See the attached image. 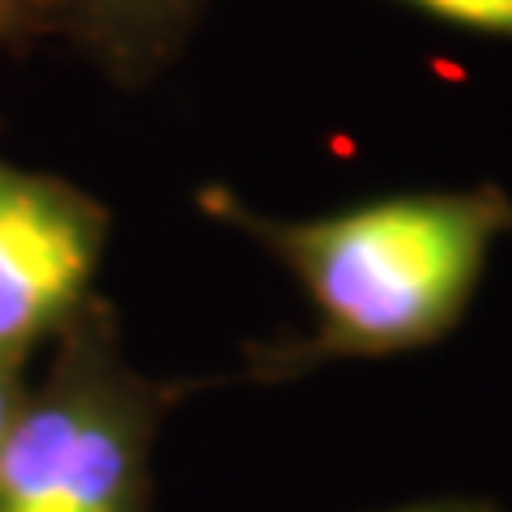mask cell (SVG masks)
Segmentation results:
<instances>
[{
  "instance_id": "cell-1",
  "label": "cell",
  "mask_w": 512,
  "mask_h": 512,
  "mask_svg": "<svg viewBox=\"0 0 512 512\" xmlns=\"http://www.w3.org/2000/svg\"><path fill=\"white\" fill-rule=\"evenodd\" d=\"M201 210L274 252L316 312L308 338L252 350V380L440 342L466 316L495 244L512 235V197L491 184L397 192L320 218H269L227 188H205Z\"/></svg>"
},
{
  "instance_id": "cell-2",
  "label": "cell",
  "mask_w": 512,
  "mask_h": 512,
  "mask_svg": "<svg viewBox=\"0 0 512 512\" xmlns=\"http://www.w3.org/2000/svg\"><path fill=\"white\" fill-rule=\"evenodd\" d=\"M171 402L175 389L124 355L116 308L90 295L52 338V363L0 444V512H150Z\"/></svg>"
},
{
  "instance_id": "cell-3",
  "label": "cell",
  "mask_w": 512,
  "mask_h": 512,
  "mask_svg": "<svg viewBox=\"0 0 512 512\" xmlns=\"http://www.w3.org/2000/svg\"><path fill=\"white\" fill-rule=\"evenodd\" d=\"M111 214L86 188L0 158V363L26 367L94 295Z\"/></svg>"
},
{
  "instance_id": "cell-4",
  "label": "cell",
  "mask_w": 512,
  "mask_h": 512,
  "mask_svg": "<svg viewBox=\"0 0 512 512\" xmlns=\"http://www.w3.org/2000/svg\"><path fill=\"white\" fill-rule=\"evenodd\" d=\"M210 0H60L56 35L124 90L150 86L184 52Z\"/></svg>"
},
{
  "instance_id": "cell-5",
  "label": "cell",
  "mask_w": 512,
  "mask_h": 512,
  "mask_svg": "<svg viewBox=\"0 0 512 512\" xmlns=\"http://www.w3.org/2000/svg\"><path fill=\"white\" fill-rule=\"evenodd\" d=\"M402 5L427 13L444 26L470 30V35H491L512 43V0H402Z\"/></svg>"
},
{
  "instance_id": "cell-6",
  "label": "cell",
  "mask_w": 512,
  "mask_h": 512,
  "mask_svg": "<svg viewBox=\"0 0 512 512\" xmlns=\"http://www.w3.org/2000/svg\"><path fill=\"white\" fill-rule=\"evenodd\" d=\"M60 0H0V47L22 52L43 35H56Z\"/></svg>"
},
{
  "instance_id": "cell-7",
  "label": "cell",
  "mask_w": 512,
  "mask_h": 512,
  "mask_svg": "<svg viewBox=\"0 0 512 512\" xmlns=\"http://www.w3.org/2000/svg\"><path fill=\"white\" fill-rule=\"evenodd\" d=\"M26 367L18 363H0V444H5L13 419H18V410L26 402Z\"/></svg>"
},
{
  "instance_id": "cell-8",
  "label": "cell",
  "mask_w": 512,
  "mask_h": 512,
  "mask_svg": "<svg viewBox=\"0 0 512 512\" xmlns=\"http://www.w3.org/2000/svg\"><path fill=\"white\" fill-rule=\"evenodd\" d=\"M393 512H500V508L478 504V500H427V504H406Z\"/></svg>"
}]
</instances>
